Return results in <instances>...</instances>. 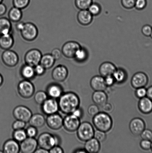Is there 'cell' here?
Returning <instances> with one entry per match:
<instances>
[{
	"instance_id": "obj_1",
	"label": "cell",
	"mask_w": 152,
	"mask_h": 153,
	"mask_svg": "<svg viewBox=\"0 0 152 153\" xmlns=\"http://www.w3.org/2000/svg\"><path fill=\"white\" fill-rule=\"evenodd\" d=\"M59 110L65 114H72L79 107V97L75 93L69 91L63 93L59 99Z\"/></svg>"
},
{
	"instance_id": "obj_2",
	"label": "cell",
	"mask_w": 152,
	"mask_h": 153,
	"mask_svg": "<svg viewBox=\"0 0 152 153\" xmlns=\"http://www.w3.org/2000/svg\"><path fill=\"white\" fill-rule=\"evenodd\" d=\"M93 123L97 130L106 133L112 128L113 121L108 113L104 112H99L93 117Z\"/></svg>"
},
{
	"instance_id": "obj_3",
	"label": "cell",
	"mask_w": 152,
	"mask_h": 153,
	"mask_svg": "<svg viewBox=\"0 0 152 153\" xmlns=\"http://www.w3.org/2000/svg\"><path fill=\"white\" fill-rule=\"evenodd\" d=\"M38 146L48 151L53 146L59 145L60 141L57 136L48 132L41 133L37 140Z\"/></svg>"
},
{
	"instance_id": "obj_4",
	"label": "cell",
	"mask_w": 152,
	"mask_h": 153,
	"mask_svg": "<svg viewBox=\"0 0 152 153\" xmlns=\"http://www.w3.org/2000/svg\"><path fill=\"white\" fill-rule=\"evenodd\" d=\"M95 130L90 123L85 121L80 123L77 130V134L78 138L83 142L92 138L94 137Z\"/></svg>"
},
{
	"instance_id": "obj_5",
	"label": "cell",
	"mask_w": 152,
	"mask_h": 153,
	"mask_svg": "<svg viewBox=\"0 0 152 153\" xmlns=\"http://www.w3.org/2000/svg\"><path fill=\"white\" fill-rule=\"evenodd\" d=\"M17 91L21 97L24 99H29L34 95L35 88L30 81L24 79L18 84Z\"/></svg>"
},
{
	"instance_id": "obj_6",
	"label": "cell",
	"mask_w": 152,
	"mask_h": 153,
	"mask_svg": "<svg viewBox=\"0 0 152 153\" xmlns=\"http://www.w3.org/2000/svg\"><path fill=\"white\" fill-rule=\"evenodd\" d=\"M20 32L23 39L28 42L34 41L37 38L38 34L37 27L31 22L25 23L23 29Z\"/></svg>"
},
{
	"instance_id": "obj_7",
	"label": "cell",
	"mask_w": 152,
	"mask_h": 153,
	"mask_svg": "<svg viewBox=\"0 0 152 153\" xmlns=\"http://www.w3.org/2000/svg\"><path fill=\"white\" fill-rule=\"evenodd\" d=\"M13 115L16 120L29 122L32 115V111L26 106L20 105L16 106L13 109Z\"/></svg>"
},
{
	"instance_id": "obj_8",
	"label": "cell",
	"mask_w": 152,
	"mask_h": 153,
	"mask_svg": "<svg viewBox=\"0 0 152 153\" xmlns=\"http://www.w3.org/2000/svg\"><path fill=\"white\" fill-rule=\"evenodd\" d=\"M42 55V53L39 49H31L25 53V64L34 67L40 63Z\"/></svg>"
},
{
	"instance_id": "obj_9",
	"label": "cell",
	"mask_w": 152,
	"mask_h": 153,
	"mask_svg": "<svg viewBox=\"0 0 152 153\" xmlns=\"http://www.w3.org/2000/svg\"><path fill=\"white\" fill-rule=\"evenodd\" d=\"M1 58L4 65L9 67L16 66L19 61L18 54L10 49L4 50L1 55Z\"/></svg>"
},
{
	"instance_id": "obj_10",
	"label": "cell",
	"mask_w": 152,
	"mask_h": 153,
	"mask_svg": "<svg viewBox=\"0 0 152 153\" xmlns=\"http://www.w3.org/2000/svg\"><path fill=\"white\" fill-rule=\"evenodd\" d=\"M81 46L78 42L74 41L66 42L62 47V55L68 59H73L76 52Z\"/></svg>"
},
{
	"instance_id": "obj_11",
	"label": "cell",
	"mask_w": 152,
	"mask_h": 153,
	"mask_svg": "<svg viewBox=\"0 0 152 153\" xmlns=\"http://www.w3.org/2000/svg\"><path fill=\"white\" fill-rule=\"evenodd\" d=\"M80 123L79 118L69 114L63 118V127L67 131L73 132L77 131Z\"/></svg>"
},
{
	"instance_id": "obj_12",
	"label": "cell",
	"mask_w": 152,
	"mask_h": 153,
	"mask_svg": "<svg viewBox=\"0 0 152 153\" xmlns=\"http://www.w3.org/2000/svg\"><path fill=\"white\" fill-rule=\"evenodd\" d=\"M41 106L43 112L47 115L57 113L59 110V103L56 99L48 98Z\"/></svg>"
},
{
	"instance_id": "obj_13",
	"label": "cell",
	"mask_w": 152,
	"mask_h": 153,
	"mask_svg": "<svg viewBox=\"0 0 152 153\" xmlns=\"http://www.w3.org/2000/svg\"><path fill=\"white\" fill-rule=\"evenodd\" d=\"M38 146V142L35 138L27 137L21 142L20 151L23 153H34Z\"/></svg>"
},
{
	"instance_id": "obj_14",
	"label": "cell",
	"mask_w": 152,
	"mask_h": 153,
	"mask_svg": "<svg viewBox=\"0 0 152 153\" xmlns=\"http://www.w3.org/2000/svg\"><path fill=\"white\" fill-rule=\"evenodd\" d=\"M63 118L57 113L48 115L46 119V123L52 130H57L63 126Z\"/></svg>"
},
{
	"instance_id": "obj_15",
	"label": "cell",
	"mask_w": 152,
	"mask_h": 153,
	"mask_svg": "<svg viewBox=\"0 0 152 153\" xmlns=\"http://www.w3.org/2000/svg\"><path fill=\"white\" fill-rule=\"evenodd\" d=\"M148 82V78L145 73L138 72L132 76L131 85L133 88H137L146 86Z\"/></svg>"
},
{
	"instance_id": "obj_16",
	"label": "cell",
	"mask_w": 152,
	"mask_h": 153,
	"mask_svg": "<svg viewBox=\"0 0 152 153\" xmlns=\"http://www.w3.org/2000/svg\"><path fill=\"white\" fill-rule=\"evenodd\" d=\"M68 69L65 66L59 65L55 67L52 71L51 76L53 80L57 82H64L68 77Z\"/></svg>"
},
{
	"instance_id": "obj_17",
	"label": "cell",
	"mask_w": 152,
	"mask_h": 153,
	"mask_svg": "<svg viewBox=\"0 0 152 153\" xmlns=\"http://www.w3.org/2000/svg\"><path fill=\"white\" fill-rule=\"evenodd\" d=\"M129 128L131 132L134 135L140 136L145 128V123L141 118H134L129 123Z\"/></svg>"
},
{
	"instance_id": "obj_18",
	"label": "cell",
	"mask_w": 152,
	"mask_h": 153,
	"mask_svg": "<svg viewBox=\"0 0 152 153\" xmlns=\"http://www.w3.org/2000/svg\"><path fill=\"white\" fill-rule=\"evenodd\" d=\"M93 17L88 10H80L77 16L79 23L84 26L90 25L93 22Z\"/></svg>"
},
{
	"instance_id": "obj_19",
	"label": "cell",
	"mask_w": 152,
	"mask_h": 153,
	"mask_svg": "<svg viewBox=\"0 0 152 153\" xmlns=\"http://www.w3.org/2000/svg\"><path fill=\"white\" fill-rule=\"evenodd\" d=\"M46 92L50 98L57 100L63 94V90L62 86L59 84L53 83L48 86Z\"/></svg>"
},
{
	"instance_id": "obj_20",
	"label": "cell",
	"mask_w": 152,
	"mask_h": 153,
	"mask_svg": "<svg viewBox=\"0 0 152 153\" xmlns=\"http://www.w3.org/2000/svg\"><path fill=\"white\" fill-rule=\"evenodd\" d=\"M90 85L95 91H105L107 88L104 77L101 76H95L91 79Z\"/></svg>"
},
{
	"instance_id": "obj_21",
	"label": "cell",
	"mask_w": 152,
	"mask_h": 153,
	"mask_svg": "<svg viewBox=\"0 0 152 153\" xmlns=\"http://www.w3.org/2000/svg\"><path fill=\"white\" fill-rule=\"evenodd\" d=\"M4 153H18L20 152V145L14 139H10L4 142L3 146Z\"/></svg>"
},
{
	"instance_id": "obj_22",
	"label": "cell",
	"mask_w": 152,
	"mask_h": 153,
	"mask_svg": "<svg viewBox=\"0 0 152 153\" xmlns=\"http://www.w3.org/2000/svg\"><path fill=\"white\" fill-rule=\"evenodd\" d=\"M117 68L113 63L106 61L101 64L99 71L101 76L105 77L107 76L112 75Z\"/></svg>"
},
{
	"instance_id": "obj_23",
	"label": "cell",
	"mask_w": 152,
	"mask_h": 153,
	"mask_svg": "<svg viewBox=\"0 0 152 153\" xmlns=\"http://www.w3.org/2000/svg\"><path fill=\"white\" fill-rule=\"evenodd\" d=\"M138 108L142 113L147 114L152 112V100L147 97L140 99Z\"/></svg>"
},
{
	"instance_id": "obj_24",
	"label": "cell",
	"mask_w": 152,
	"mask_h": 153,
	"mask_svg": "<svg viewBox=\"0 0 152 153\" xmlns=\"http://www.w3.org/2000/svg\"><path fill=\"white\" fill-rule=\"evenodd\" d=\"M108 99V96L104 91H95L92 94V100L98 106L102 107L107 102Z\"/></svg>"
},
{
	"instance_id": "obj_25",
	"label": "cell",
	"mask_w": 152,
	"mask_h": 153,
	"mask_svg": "<svg viewBox=\"0 0 152 153\" xmlns=\"http://www.w3.org/2000/svg\"><path fill=\"white\" fill-rule=\"evenodd\" d=\"M14 38L11 33L0 35V48L4 50L10 49L14 45Z\"/></svg>"
},
{
	"instance_id": "obj_26",
	"label": "cell",
	"mask_w": 152,
	"mask_h": 153,
	"mask_svg": "<svg viewBox=\"0 0 152 153\" xmlns=\"http://www.w3.org/2000/svg\"><path fill=\"white\" fill-rule=\"evenodd\" d=\"M84 149L86 152L97 153L99 152L101 149L100 142L95 138L86 141L84 145Z\"/></svg>"
},
{
	"instance_id": "obj_27",
	"label": "cell",
	"mask_w": 152,
	"mask_h": 153,
	"mask_svg": "<svg viewBox=\"0 0 152 153\" xmlns=\"http://www.w3.org/2000/svg\"><path fill=\"white\" fill-rule=\"evenodd\" d=\"M30 125L36 128H41L46 123V119L44 115L41 114H32L29 121Z\"/></svg>"
},
{
	"instance_id": "obj_28",
	"label": "cell",
	"mask_w": 152,
	"mask_h": 153,
	"mask_svg": "<svg viewBox=\"0 0 152 153\" xmlns=\"http://www.w3.org/2000/svg\"><path fill=\"white\" fill-rule=\"evenodd\" d=\"M20 74L24 79L29 80L36 76L34 67L25 64L21 68Z\"/></svg>"
},
{
	"instance_id": "obj_29",
	"label": "cell",
	"mask_w": 152,
	"mask_h": 153,
	"mask_svg": "<svg viewBox=\"0 0 152 153\" xmlns=\"http://www.w3.org/2000/svg\"><path fill=\"white\" fill-rule=\"evenodd\" d=\"M12 27L11 21L9 19L0 18V35L11 33Z\"/></svg>"
},
{
	"instance_id": "obj_30",
	"label": "cell",
	"mask_w": 152,
	"mask_h": 153,
	"mask_svg": "<svg viewBox=\"0 0 152 153\" xmlns=\"http://www.w3.org/2000/svg\"><path fill=\"white\" fill-rule=\"evenodd\" d=\"M89 56V53L87 49L81 46L76 52L73 59L76 62L81 63L86 62Z\"/></svg>"
},
{
	"instance_id": "obj_31",
	"label": "cell",
	"mask_w": 152,
	"mask_h": 153,
	"mask_svg": "<svg viewBox=\"0 0 152 153\" xmlns=\"http://www.w3.org/2000/svg\"><path fill=\"white\" fill-rule=\"evenodd\" d=\"M9 19L11 22H17L20 21L22 17V10L13 7L10 9L8 14Z\"/></svg>"
},
{
	"instance_id": "obj_32",
	"label": "cell",
	"mask_w": 152,
	"mask_h": 153,
	"mask_svg": "<svg viewBox=\"0 0 152 153\" xmlns=\"http://www.w3.org/2000/svg\"><path fill=\"white\" fill-rule=\"evenodd\" d=\"M112 76L115 82L117 83H122L127 79L128 74L126 70L122 68H117Z\"/></svg>"
},
{
	"instance_id": "obj_33",
	"label": "cell",
	"mask_w": 152,
	"mask_h": 153,
	"mask_svg": "<svg viewBox=\"0 0 152 153\" xmlns=\"http://www.w3.org/2000/svg\"><path fill=\"white\" fill-rule=\"evenodd\" d=\"M56 60L50 54L47 53L42 55L40 64L46 70L50 69L54 65Z\"/></svg>"
},
{
	"instance_id": "obj_34",
	"label": "cell",
	"mask_w": 152,
	"mask_h": 153,
	"mask_svg": "<svg viewBox=\"0 0 152 153\" xmlns=\"http://www.w3.org/2000/svg\"><path fill=\"white\" fill-rule=\"evenodd\" d=\"M48 98V96L47 92L43 91H37L34 97V100L35 102L40 105L42 104Z\"/></svg>"
},
{
	"instance_id": "obj_35",
	"label": "cell",
	"mask_w": 152,
	"mask_h": 153,
	"mask_svg": "<svg viewBox=\"0 0 152 153\" xmlns=\"http://www.w3.org/2000/svg\"><path fill=\"white\" fill-rule=\"evenodd\" d=\"M12 136L13 139L18 142H21L28 137L26 131L24 129L14 130Z\"/></svg>"
},
{
	"instance_id": "obj_36",
	"label": "cell",
	"mask_w": 152,
	"mask_h": 153,
	"mask_svg": "<svg viewBox=\"0 0 152 153\" xmlns=\"http://www.w3.org/2000/svg\"><path fill=\"white\" fill-rule=\"evenodd\" d=\"M93 2V0H75L74 1L76 7L80 10H87Z\"/></svg>"
},
{
	"instance_id": "obj_37",
	"label": "cell",
	"mask_w": 152,
	"mask_h": 153,
	"mask_svg": "<svg viewBox=\"0 0 152 153\" xmlns=\"http://www.w3.org/2000/svg\"><path fill=\"white\" fill-rule=\"evenodd\" d=\"M91 14L94 16H97L101 14L102 12V7L98 3L93 2L87 9Z\"/></svg>"
},
{
	"instance_id": "obj_38",
	"label": "cell",
	"mask_w": 152,
	"mask_h": 153,
	"mask_svg": "<svg viewBox=\"0 0 152 153\" xmlns=\"http://www.w3.org/2000/svg\"><path fill=\"white\" fill-rule=\"evenodd\" d=\"M30 0H13V7L21 10L26 8L29 5Z\"/></svg>"
},
{
	"instance_id": "obj_39",
	"label": "cell",
	"mask_w": 152,
	"mask_h": 153,
	"mask_svg": "<svg viewBox=\"0 0 152 153\" xmlns=\"http://www.w3.org/2000/svg\"><path fill=\"white\" fill-rule=\"evenodd\" d=\"M94 138L99 142L104 141L106 138V134L105 132L97 130L95 131Z\"/></svg>"
},
{
	"instance_id": "obj_40",
	"label": "cell",
	"mask_w": 152,
	"mask_h": 153,
	"mask_svg": "<svg viewBox=\"0 0 152 153\" xmlns=\"http://www.w3.org/2000/svg\"><path fill=\"white\" fill-rule=\"evenodd\" d=\"M136 0H121L122 6L126 10H131L134 7Z\"/></svg>"
},
{
	"instance_id": "obj_41",
	"label": "cell",
	"mask_w": 152,
	"mask_h": 153,
	"mask_svg": "<svg viewBox=\"0 0 152 153\" xmlns=\"http://www.w3.org/2000/svg\"><path fill=\"white\" fill-rule=\"evenodd\" d=\"M37 128L35 127L30 125L25 130L28 137L35 138L38 134V131Z\"/></svg>"
},
{
	"instance_id": "obj_42",
	"label": "cell",
	"mask_w": 152,
	"mask_h": 153,
	"mask_svg": "<svg viewBox=\"0 0 152 153\" xmlns=\"http://www.w3.org/2000/svg\"><path fill=\"white\" fill-rule=\"evenodd\" d=\"M26 123L24 121L16 120L12 124V128L13 130L23 129L26 126Z\"/></svg>"
},
{
	"instance_id": "obj_43",
	"label": "cell",
	"mask_w": 152,
	"mask_h": 153,
	"mask_svg": "<svg viewBox=\"0 0 152 153\" xmlns=\"http://www.w3.org/2000/svg\"><path fill=\"white\" fill-rule=\"evenodd\" d=\"M147 4V0H136L134 7L137 10H142L145 8Z\"/></svg>"
},
{
	"instance_id": "obj_44",
	"label": "cell",
	"mask_w": 152,
	"mask_h": 153,
	"mask_svg": "<svg viewBox=\"0 0 152 153\" xmlns=\"http://www.w3.org/2000/svg\"><path fill=\"white\" fill-rule=\"evenodd\" d=\"M87 112L90 116L94 117L100 112L99 106L96 104L90 105L88 108Z\"/></svg>"
},
{
	"instance_id": "obj_45",
	"label": "cell",
	"mask_w": 152,
	"mask_h": 153,
	"mask_svg": "<svg viewBox=\"0 0 152 153\" xmlns=\"http://www.w3.org/2000/svg\"><path fill=\"white\" fill-rule=\"evenodd\" d=\"M140 136L142 139L151 141L152 140V131L149 129L145 128Z\"/></svg>"
},
{
	"instance_id": "obj_46",
	"label": "cell",
	"mask_w": 152,
	"mask_h": 153,
	"mask_svg": "<svg viewBox=\"0 0 152 153\" xmlns=\"http://www.w3.org/2000/svg\"><path fill=\"white\" fill-rule=\"evenodd\" d=\"M147 90L145 87L136 88L135 94L136 97L140 99L147 97Z\"/></svg>"
},
{
	"instance_id": "obj_47",
	"label": "cell",
	"mask_w": 152,
	"mask_h": 153,
	"mask_svg": "<svg viewBox=\"0 0 152 153\" xmlns=\"http://www.w3.org/2000/svg\"><path fill=\"white\" fill-rule=\"evenodd\" d=\"M34 69L36 76H43L45 73L46 70V69L40 63L34 67Z\"/></svg>"
},
{
	"instance_id": "obj_48",
	"label": "cell",
	"mask_w": 152,
	"mask_h": 153,
	"mask_svg": "<svg viewBox=\"0 0 152 153\" xmlns=\"http://www.w3.org/2000/svg\"><path fill=\"white\" fill-rule=\"evenodd\" d=\"M152 30V27L148 25H144L141 28V32L145 36L149 37L151 36Z\"/></svg>"
},
{
	"instance_id": "obj_49",
	"label": "cell",
	"mask_w": 152,
	"mask_h": 153,
	"mask_svg": "<svg viewBox=\"0 0 152 153\" xmlns=\"http://www.w3.org/2000/svg\"><path fill=\"white\" fill-rule=\"evenodd\" d=\"M151 141L142 139L140 143V146L142 149L145 151H148L151 149Z\"/></svg>"
},
{
	"instance_id": "obj_50",
	"label": "cell",
	"mask_w": 152,
	"mask_h": 153,
	"mask_svg": "<svg viewBox=\"0 0 152 153\" xmlns=\"http://www.w3.org/2000/svg\"><path fill=\"white\" fill-rule=\"evenodd\" d=\"M51 54L54 58L56 61L58 60L62 57V51L58 48L54 49L52 50Z\"/></svg>"
},
{
	"instance_id": "obj_51",
	"label": "cell",
	"mask_w": 152,
	"mask_h": 153,
	"mask_svg": "<svg viewBox=\"0 0 152 153\" xmlns=\"http://www.w3.org/2000/svg\"><path fill=\"white\" fill-rule=\"evenodd\" d=\"M104 79H105V82L107 87L112 86L116 82L112 75L105 76L104 77Z\"/></svg>"
},
{
	"instance_id": "obj_52",
	"label": "cell",
	"mask_w": 152,
	"mask_h": 153,
	"mask_svg": "<svg viewBox=\"0 0 152 153\" xmlns=\"http://www.w3.org/2000/svg\"><path fill=\"white\" fill-rule=\"evenodd\" d=\"M103 111L106 113H109L112 111L114 107L111 103L107 102L102 107Z\"/></svg>"
},
{
	"instance_id": "obj_53",
	"label": "cell",
	"mask_w": 152,
	"mask_h": 153,
	"mask_svg": "<svg viewBox=\"0 0 152 153\" xmlns=\"http://www.w3.org/2000/svg\"><path fill=\"white\" fill-rule=\"evenodd\" d=\"M71 114L80 119L83 117L84 112H83V109L79 107L76 109Z\"/></svg>"
},
{
	"instance_id": "obj_54",
	"label": "cell",
	"mask_w": 152,
	"mask_h": 153,
	"mask_svg": "<svg viewBox=\"0 0 152 153\" xmlns=\"http://www.w3.org/2000/svg\"><path fill=\"white\" fill-rule=\"evenodd\" d=\"M50 153H63V149L59 145H56L53 146L49 151Z\"/></svg>"
},
{
	"instance_id": "obj_55",
	"label": "cell",
	"mask_w": 152,
	"mask_h": 153,
	"mask_svg": "<svg viewBox=\"0 0 152 153\" xmlns=\"http://www.w3.org/2000/svg\"><path fill=\"white\" fill-rule=\"evenodd\" d=\"M7 11V7L5 4L1 3L0 4V16L4 15Z\"/></svg>"
},
{
	"instance_id": "obj_56",
	"label": "cell",
	"mask_w": 152,
	"mask_h": 153,
	"mask_svg": "<svg viewBox=\"0 0 152 153\" xmlns=\"http://www.w3.org/2000/svg\"><path fill=\"white\" fill-rule=\"evenodd\" d=\"M25 22L21 21H19V22H16V28L17 31H22V30L23 29L24 26L25 25Z\"/></svg>"
},
{
	"instance_id": "obj_57",
	"label": "cell",
	"mask_w": 152,
	"mask_h": 153,
	"mask_svg": "<svg viewBox=\"0 0 152 153\" xmlns=\"http://www.w3.org/2000/svg\"><path fill=\"white\" fill-rule=\"evenodd\" d=\"M147 97L152 100V85L147 89Z\"/></svg>"
},
{
	"instance_id": "obj_58",
	"label": "cell",
	"mask_w": 152,
	"mask_h": 153,
	"mask_svg": "<svg viewBox=\"0 0 152 153\" xmlns=\"http://www.w3.org/2000/svg\"><path fill=\"white\" fill-rule=\"evenodd\" d=\"M49 151L47 150L44 149V148H37L36 150L34 153H48Z\"/></svg>"
},
{
	"instance_id": "obj_59",
	"label": "cell",
	"mask_w": 152,
	"mask_h": 153,
	"mask_svg": "<svg viewBox=\"0 0 152 153\" xmlns=\"http://www.w3.org/2000/svg\"><path fill=\"white\" fill-rule=\"evenodd\" d=\"M74 152L76 153H86V152L85 150L82 149H79L76 150V151H74Z\"/></svg>"
},
{
	"instance_id": "obj_60",
	"label": "cell",
	"mask_w": 152,
	"mask_h": 153,
	"mask_svg": "<svg viewBox=\"0 0 152 153\" xmlns=\"http://www.w3.org/2000/svg\"><path fill=\"white\" fill-rule=\"evenodd\" d=\"M3 82H4V78L0 74V87L2 85Z\"/></svg>"
},
{
	"instance_id": "obj_61",
	"label": "cell",
	"mask_w": 152,
	"mask_h": 153,
	"mask_svg": "<svg viewBox=\"0 0 152 153\" xmlns=\"http://www.w3.org/2000/svg\"><path fill=\"white\" fill-rule=\"evenodd\" d=\"M3 1V0H0V4H1V3H2Z\"/></svg>"
},
{
	"instance_id": "obj_62",
	"label": "cell",
	"mask_w": 152,
	"mask_h": 153,
	"mask_svg": "<svg viewBox=\"0 0 152 153\" xmlns=\"http://www.w3.org/2000/svg\"><path fill=\"white\" fill-rule=\"evenodd\" d=\"M151 151H152V142H151Z\"/></svg>"
},
{
	"instance_id": "obj_63",
	"label": "cell",
	"mask_w": 152,
	"mask_h": 153,
	"mask_svg": "<svg viewBox=\"0 0 152 153\" xmlns=\"http://www.w3.org/2000/svg\"><path fill=\"white\" fill-rule=\"evenodd\" d=\"M150 37H151V38L152 39V33L151 34V36H150Z\"/></svg>"
},
{
	"instance_id": "obj_64",
	"label": "cell",
	"mask_w": 152,
	"mask_h": 153,
	"mask_svg": "<svg viewBox=\"0 0 152 153\" xmlns=\"http://www.w3.org/2000/svg\"><path fill=\"white\" fill-rule=\"evenodd\" d=\"M0 153H4V152H3V151H0Z\"/></svg>"
}]
</instances>
